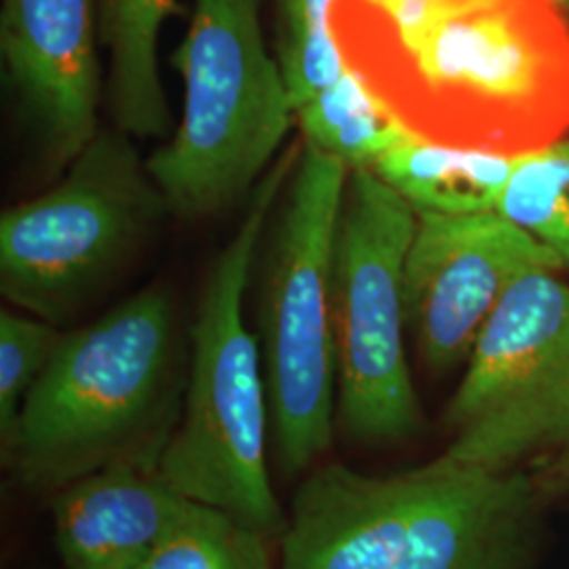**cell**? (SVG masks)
<instances>
[{"label":"cell","instance_id":"obj_1","mask_svg":"<svg viewBox=\"0 0 569 569\" xmlns=\"http://www.w3.org/2000/svg\"><path fill=\"white\" fill-rule=\"evenodd\" d=\"M361 11L352 63L406 133L523 157L569 138V9L561 0H422Z\"/></svg>","mask_w":569,"mask_h":569},{"label":"cell","instance_id":"obj_2","mask_svg":"<svg viewBox=\"0 0 569 569\" xmlns=\"http://www.w3.org/2000/svg\"><path fill=\"white\" fill-rule=\"evenodd\" d=\"M171 296L150 287L63 333L21 407L4 465L23 486L66 488L103 468L157 470L186 382Z\"/></svg>","mask_w":569,"mask_h":569},{"label":"cell","instance_id":"obj_3","mask_svg":"<svg viewBox=\"0 0 569 569\" xmlns=\"http://www.w3.org/2000/svg\"><path fill=\"white\" fill-rule=\"evenodd\" d=\"M296 161L289 154L256 186L243 222L207 277L190 329L182 416L157 467L183 498L268 538L283 533L287 517L266 462L270 403L262 350L244 326L243 302L266 222Z\"/></svg>","mask_w":569,"mask_h":569},{"label":"cell","instance_id":"obj_4","mask_svg":"<svg viewBox=\"0 0 569 569\" xmlns=\"http://www.w3.org/2000/svg\"><path fill=\"white\" fill-rule=\"evenodd\" d=\"M262 0H192L171 63L183 79L182 119L148 157L173 216H218L258 186L293 124L279 61L260 20Z\"/></svg>","mask_w":569,"mask_h":569},{"label":"cell","instance_id":"obj_5","mask_svg":"<svg viewBox=\"0 0 569 569\" xmlns=\"http://www.w3.org/2000/svg\"><path fill=\"white\" fill-rule=\"evenodd\" d=\"M350 169L302 143L266 258L260 350L284 475L326 453L338 406L333 251Z\"/></svg>","mask_w":569,"mask_h":569},{"label":"cell","instance_id":"obj_6","mask_svg":"<svg viewBox=\"0 0 569 569\" xmlns=\"http://www.w3.org/2000/svg\"><path fill=\"white\" fill-rule=\"evenodd\" d=\"M171 213L121 129H100L60 182L0 216V291L60 327L127 264Z\"/></svg>","mask_w":569,"mask_h":569},{"label":"cell","instance_id":"obj_7","mask_svg":"<svg viewBox=\"0 0 569 569\" xmlns=\"http://www.w3.org/2000/svg\"><path fill=\"white\" fill-rule=\"evenodd\" d=\"M418 213L371 169H350L333 251L338 420L361 446H397L425 416L406 352L403 274Z\"/></svg>","mask_w":569,"mask_h":569},{"label":"cell","instance_id":"obj_8","mask_svg":"<svg viewBox=\"0 0 569 569\" xmlns=\"http://www.w3.org/2000/svg\"><path fill=\"white\" fill-rule=\"evenodd\" d=\"M432 465L507 472L569 453V284L529 272L491 312L467 359Z\"/></svg>","mask_w":569,"mask_h":569},{"label":"cell","instance_id":"obj_9","mask_svg":"<svg viewBox=\"0 0 569 569\" xmlns=\"http://www.w3.org/2000/svg\"><path fill=\"white\" fill-rule=\"evenodd\" d=\"M403 274L407 331L422 366L446 373L460 363L509 291L529 272L566 266L559 256L496 211H416Z\"/></svg>","mask_w":569,"mask_h":569},{"label":"cell","instance_id":"obj_10","mask_svg":"<svg viewBox=\"0 0 569 569\" xmlns=\"http://www.w3.org/2000/svg\"><path fill=\"white\" fill-rule=\"evenodd\" d=\"M100 0H2V77L42 163L60 171L100 127Z\"/></svg>","mask_w":569,"mask_h":569},{"label":"cell","instance_id":"obj_11","mask_svg":"<svg viewBox=\"0 0 569 569\" xmlns=\"http://www.w3.org/2000/svg\"><path fill=\"white\" fill-rule=\"evenodd\" d=\"M395 569H533L555 498L545 470L428 462Z\"/></svg>","mask_w":569,"mask_h":569},{"label":"cell","instance_id":"obj_12","mask_svg":"<svg viewBox=\"0 0 569 569\" xmlns=\"http://www.w3.org/2000/svg\"><path fill=\"white\" fill-rule=\"evenodd\" d=\"M420 486L418 468L390 477L342 465L312 470L279 536L281 569H395Z\"/></svg>","mask_w":569,"mask_h":569},{"label":"cell","instance_id":"obj_13","mask_svg":"<svg viewBox=\"0 0 569 569\" xmlns=\"http://www.w3.org/2000/svg\"><path fill=\"white\" fill-rule=\"evenodd\" d=\"M192 500L152 468H103L58 491L56 542L66 569H143Z\"/></svg>","mask_w":569,"mask_h":569},{"label":"cell","instance_id":"obj_14","mask_svg":"<svg viewBox=\"0 0 569 569\" xmlns=\"http://www.w3.org/2000/svg\"><path fill=\"white\" fill-rule=\"evenodd\" d=\"M171 9L173 0H100L106 103L114 127L133 140H164L173 129L159 68V39Z\"/></svg>","mask_w":569,"mask_h":569},{"label":"cell","instance_id":"obj_15","mask_svg":"<svg viewBox=\"0 0 569 569\" xmlns=\"http://www.w3.org/2000/svg\"><path fill=\"white\" fill-rule=\"evenodd\" d=\"M517 159L403 133L371 164V171L416 211L483 213L496 211Z\"/></svg>","mask_w":569,"mask_h":569},{"label":"cell","instance_id":"obj_16","mask_svg":"<svg viewBox=\"0 0 569 569\" xmlns=\"http://www.w3.org/2000/svg\"><path fill=\"white\" fill-rule=\"evenodd\" d=\"M293 122L308 146L342 161L348 169H371L390 143L406 131L355 70L293 112Z\"/></svg>","mask_w":569,"mask_h":569},{"label":"cell","instance_id":"obj_17","mask_svg":"<svg viewBox=\"0 0 569 569\" xmlns=\"http://www.w3.org/2000/svg\"><path fill=\"white\" fill-rule=\"evenodd\" d=\"M342 0H272L277 53L293 112L317 100L352 70L333 11Z\"/></svg>","mask_w":569,"mask_h":569},{"label":"cell","instance_id":"obj_18","mask_svg":"<svg viewBox=\"0 0 569 569\" xmlns=\"http://www.w3.org/2000/svg\"><path fill=\"white\" fill-rule=\"evenodd\" d=\"M268 540L222 510L190 502L143 569H277Z\"/></svg>","mask_w":569,"mask_h":569},{"label":"cell","instance_id":"obj_19","mask_svg":"<svg viewBox=\"0 0 569 569\" xmlns=\"http://www.w3.org/2000/svg\"><path fill=\"white\" fill-rule=\"evenodd\" d=\"M496 213L528 230L569 268V167L557 143L517 159Z\"/></svg>","mask_w":569,"mask_h":569},{"label":"cell","instance_id":"obj_20","mask_svg":"<svg viewBox=\"0 0 569 569\" xmlns=\"http://www.w3.org/2000/svg\"><path fill=\"white\" fill-rule=\"evenodd\" d=\"M60 329L34 315H0V441L9 448L21 407L39 382L61 340Z\"/></svg>","mask_w":569,"mask_h":569},{"label":"cell","instance_id":"obj_21","mask_svg":"<svg viewBox=\"0 0 569 569\" xmlns=\"http://www.w3.org/2000/svg\"><path fill=\"white\" fill-rule=\"evenodd\" d=\"M545 475H547V481H549L555 496H559V493L569 489V453L552 460L550 467L545 468Z\"/></svg>","mask_w":569,"mask_h":569},{"label":"cell","instance_id":"obj_22","mask_svg":"<svg viewBox=\"0 0 569 569\" xmlns=\"http://www.w3.org/2000/svg\"><path fill=\"white\" fill-rule=\"evenodd\" d=\"M561 2H563V4H566V7L569 9V0H561Z\"/></svg>","mask_w":569,"mask_h":569}]
</instances>
